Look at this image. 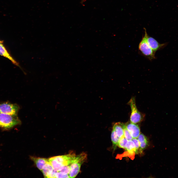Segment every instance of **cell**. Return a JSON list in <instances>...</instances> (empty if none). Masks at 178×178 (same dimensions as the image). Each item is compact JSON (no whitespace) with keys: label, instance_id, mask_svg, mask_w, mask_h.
<instances>
[{"label":"cell","instance_id":"cell-1","mask_svg":"<svg viewBox=\"0 0 178 178\" xmlns=\"http://www.w3.org/2000/svg\"><path fill=\"white\" fill-rule=\"evenodd\" d=\"M21 123L18 117L1 112L0 113V128L3 130H9Z\"/></svg>","mask_w":178,"mask_h":178},{"label":"cell","instance_id":"cell-2","mask_svg":"<svg viewBox=\"0 0 178 178\" xmlns=\"http://www.w3.org/2000/svg\"><path fill=\"white\" fill-rule=\"evenodd\" d=\"M87 154L83 152L76 156L70 165V171L68 174L69 178H75L80 171L81 166L87 158Z\"/></svg>","mask_w":178,"mask_h":178},{"label":"cell","instance_id":"cell-3","mask_svg":"<svg viewBox=\"0 0 178 178\" xmlns=\"http://www.w3.org/2000/svg\"><path fill=\"white\" fill-rule=\"evenodd\" d=\"M145 34L140 42L138 46L139 50L145 57L150 60L156 58L155 53L148 44L147 41V34L146 29L144 28Z\"/></svg>","mask_w":178,"mask_h":178},{"label":"cell","instance_id":"cell-4","mask_svg":"<svg viewBox=\"0 0 178 178\" xmlns=\"http://www.w3.org/2000/svg\"><path fill=\"white\" fill-rule=\"evenodd\" d=\"M128 104L130 107L131 111L130 118V122L135 124L139 123L142 120L143 116L137 108L134 98L132 97Z\"/></svg>","mask_w":178,"mask_h":178},{"label":"cell","instance_id":"cell-5","mask_svg":"<svg viewBox=\"0 0 178 178\" xmlns=\"http://www.w3.org/2000/svg\"><path fill=\"white\" fill-rule=\"evenodd\" d=\"M19 106L16 104L8 102L0 104V110L1 113L8 114L15 117H18Z\"/></svg>","mask_w":178,"mask_h":178},{"label":"cell","instance_id":"cell-6","mask_svg":"<svg viewBox=\"0 0 178 178\" xmlns=\"http://www.w3.org/2000/svg\"><path fill=\"white\" fill-rule=\"evenodd\" d=\"M76 156L74 153H71L67 155L55 156L53 157L59 163L65 166L70 165Z\"/></svg>","mask_w":178,"mask_h":178},{"label":"cell","instance_id":"cell-7","mask_svg":"<svg viewBox=\"0 0 178 178\" xmlns=\"http://www.w3.org/2000/svg\"><path fill=\"white\" fill-rule=\"evenodd\" d=\"M147 41L149 46L155 52L164 47L167 44L166 43H159L155 39L149 36L148 34L147 35Z\"/></svg>","mask_w":178,"mask_h":178},{"label":"cell","instance_id":"cell-8","mask_svg":"<svg viewBox=\"0 0 178 178\" xmlns=\"http://www.w3.org/2000/svg\"><path fill=\"white\" fill-rule=\"evenodd\" d=\"M126 128L129 132L133 138H137L140 133V129L138 126L131 122L125 124Z\"/></svg>","mask_w":178,"mask_h":178},{"label":"cell","instance_id":"cell-9","mask_svg":"<svg viewBox=\"0 0 178 178\" xmlns=\"http://www.w3.org/2000/svg\"><path fill=\"white\" fill-rule=\"evenodd\" d=\"M0 55L8 59L13 64L20 67L19 64L10 55L2 43H0Z\"/></svg>","mask_w":178,"mask_h":178},{"label":"cell","instance_id":"cell-10","mask_svg":"<svg viewBox=\"0 0 178 178\" xmlns=\"http://www.w3.org/2000/svg\"><path fill=\"white\" fill-rule=\"evenodd\" d=\"M124 124L118 122L115 123L113 126V129L117 135L120 139L124 137L123 125Z\"/></svg>","mask_w":178,"mask_h":178},{"label":"cell","instance_id":"cell-11","mask_svg":"<svg viewBox=\"0 0 178 178\" xmlns=\"http://www.w3.org/2000/svg\"><path fill=\"white\" fill-rule=\"evenodd\" d=\"M31 158L37 167L42 171L44 166L48 161V159L44 158L31 157Z\"/></svg>","mask_w":178,"mask_h":178},{"label":"cell","instance_id":"cell-12","mask_svg":"<svg viewBox=\"0 0 178 178\" xmlns=\"http://www.w3.org/2000/svg\"><path fill=\"white\" fill-rule=\"evenodd\" d=\"M48 159L52 166L53 170L57 172L61 170L64 166L59 163L53 157L49 158Z\"/></svg>","mask_w":178,"mask_h":178},{"label":"cell","instance_id":"cell-13","mask_svg":"<svg viewBox=\"0 0 178 178\" xmlns=\"http://www.w3.org/2000/svg\"><path fill=\"white\" fill-rule=\"evenodd\" d=\"M53 169L48 160L44 166L42 171L45 178H47L48 176L52 172Z\"/></svg>","mask_w":178,"mask_h":178},{"label":"cell","instance_id":"cell-14","mask_svg":"<svg viewBox=\"0 0 178 178\" xmlns=\"http://www.w3.org/2000/svg\"><path fill=\"white\" fill-rule=\"evenodd\" d=\"M111 141L113 146L115 148L118 145L120 138L117 135L114 131L112 129L111 135Z\"/></svg>","mask_w":178,"mask_h":178},{"label":"cell","instance_id":"cell-15","mask_svg":"<svg viewBox=\"0 0 178 178\" xmlns=\"http://www.w3.org/2000/svg\"><path fill=\"white\" fill-rule=\"evenodd\" d=\"M125 149L129 152H135V146L134 142L132 140L128 141Z\"/></svg>","mask_w":178,"mask_h":178},{"label":"cell","instance_id":"cell-16","mask_svg":"<svg viewBox=\"0 0 178 178\" xmlns=\"http://www.w3.org/2000/svg\"><path fill=\"white\" fill-rule=\"evenodd\" d=\"M128 141V140L124 137L121 138L119 140L117 146L120 148L125 149Z\"/></svg>","mask_w":178,"mask_h":178},{"label":"cell","instance_id":"cell-17","mask_svg":"<svg viewBox=\"0 0 178 178\" xmlns=\"http://www.w3.org/2000/svg\"><path fill=\"white\" fill-rule=\"evenodd\" d=\"M123 129L124 137L126 138L128 141L132 140L133 138L129 132L126 128L125 124H124L123 125Z\"/></svg>","mask_w":178,"mask_h":178},{"label":"cell","instance_id":"cell-18","mask_svg":"<svg viewBox=\"0 0 178 178\" xmlns=\"http://www.w3.org/2000/svg\"><path fill=\"white\" fill-rule=\"evenodd\" d=\"M137 138L140 143L148 141L147 137L142 133H140Z\"/></svg>","mask_w":178,"mask_h":178},{"label":"cell","instance_id":"cell-19","mask_svg":"<svg viewBox=\"0 0 178 178\" xmlns=\"http://www.w3.org/2000/svg\"><path fill=\"white\" fill-rule=\"evenodd\" d=\"M132 140L134 142L135 147V152L137 153L138 152V149L140 148V143L137 138H133Z\"/></svg>","mask_w":178,"mask_h":178},{"label":"cell","instance_id":"cell-20","mask_svg":"<svg viewBox=\"0 0 178 178\" xmlns=\"http://www.w3.org/2000/svg\"><path fill=\"white\" fill-rule=\"evenodd\" d=\"M70 171V165H68L64 166L63 168L59 172H60L65 174H68Z\"/></svg>","mask_w":178,"mask_h":178},{"label":"cell","instance_id":"cell-21","mask_svg":"<svg viewBox=\"0 0 178 178\" xmlns=\"http://www.w3.org/2000/svg\"><path fill=\"white\" fill-rule=\"evenodd\" d=\"M68 174H66L60 172H57L56 174L55 178H69Z\"/></svg>","mask_w":178,"mask_h":178},{"label":"cell","instance_id":"cell-22","mask_svg":"<svg viewBox=\"0 0 178 178\" xmlns=\"http://www.w3.org/2000/svg\"><path fill=\"white\" fill-rule=\"evenodd\" d=\"M148 141L140 143V149L141 151H142L148 146Z\"/></svg>","mask_w":178,"mask_h":178},{"label":"cell","instance_id":"cell-23","mask_svg":"<svg viewBox=\"0 0 178 178\" xmlns=\"http://www.w3.org/2000/svg\"><path fill=\"white\" fill-rule=\"evenodd\" d=\"M57 172L53 170L52 172L48 176L47 178H55L56 174Z\"/></svg>","mask_w":178,"mask_h":178},{"label":"cell","instance_id":"cell-24","mask_svg":"<svg viewBox=\"0 0 178 178\" xmlns=\"http://www.w3.org/2000/svg\"><path fill=\"white\" fill-rule=\"evenodd\" d=\"M3 42L2 41H1L0 40V43H2Z\"/></svg>","mask_w":178,"mask_h":178},{"label":"cell","instance_id":"cell-25","mask_svg":"<svg viewBox=\"0 0 178 178\" xmlns=\"http://www.w3.org/2000/svg\"><path fill=\"white\" fill-rule=\"evenodd\" d=\"M1 113V112L0 110V113Z\"/></svg>","mask_w":178,"mask_h":178}]
</instances>
